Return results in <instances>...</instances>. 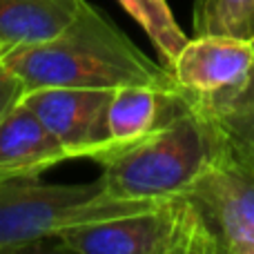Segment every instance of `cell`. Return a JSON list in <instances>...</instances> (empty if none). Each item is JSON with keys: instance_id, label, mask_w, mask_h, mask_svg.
Instances as JSON below:
<instances>
[{"instance_id": "5", "label": "cell", "mask_w": 254, "mask_h": 254, "mask_svg": "<svg viewBox=\"0 0 254 254\" xmlns=\"http://www.w3.org/2000/svg\"><path fill=\"white\" fill-rule=\"evenodd\" d=\"M167 69L181 96L216 123L243 114L254 103L252 38L194 34Z\"/></svg>"}, {"instance_id": "14", "label": "cell", "mask_w": 254, "mask_h": 254, "mask_svg": "<svg viewBox=\"0 0 254 254\" xmlns=\"http://www.w3.org/2000/svg\"><path fill=\"white\" fill-rule=\"evenodd\" d=\"M20 94H22L20 80L16 78V74H13L2 63V58H0V119L4 116V112L20 98Z\"/></svg>"}, {"instance_id": "16", "label": "cell", "mask_w": 254, "mask_h": 254, "mask_svg": "<svg viewBox=\"0 0 254 254\" xmlns=\"http://www.w3.org/2000/svg\"><path fill=\"white\" fill-rule=\"evenodd\" d=\"M205 4V0H194V13L196 11H201V7Z\"/></svg>"}, {"instance_id": "10", "label": "cell", "mask_w": 254, "mask_h": 254, "mask_svg": "<svg viewBox=\"0 0 254 254\" xmlns=\"http://www.w3.org/2000/svg\"><path fill=\"white\" fill-rule=\"evenodd\" d=\"M85 4L87 0H0V52L56 38Z\"/></svg>"}, {"instance_id": "6", "label": "cell", "mask_w": 254, "mask_h": 254, "mask_svg": "<svg viewBox=\"0 0 254 254\" xmlns=\"http://www.w3.org/2000/svg\"><path fill=\"white\" fill-rule=\"evenodd\" d=\"M183 196L198 207L221 254H254V165L225 134L219 154Z\"/></svg>"}, {"instance_id": "8", "label": "cell", "mask_w": 254, "mask_h": 254, "mask_svg": "<svg viewBox=\"0 0 254 254\" xmlns=\"http://www.w3.org/2000/svg\"><path fill=\"white\" fill-rule=\"evenodd\" d=\"M63 161H69L65 147L29 107L13 103L0 119V181L40 176Z\"/></svg>"}, {"instance_id": "11", "label": "cell", "mask_w": 254, "mask_h": 254, "mask_svg": "<svg viewBox=\"0 0 254 254\" xmlns=\"http://www.w3.org/2000/svg\"><path fill=\"white\" fill-rule=\"evenodd\" d=\"M119 4L138 22L156 47L165 67H170L188 43V36L176 25L165 0H119Z\"/></svg>"}, {"instance_id": "7", "label": "cell", "mask_w": 254, "mask_h": 254, "mask_svg": "<svg viewBox=\"0 0 254 254\" xmlns=\"http://www.w3.org/2000/svg\"><path fill=\"white\" fill-rule=\"evenodd\" d=\"M114 89L36 87L18 101L29 107L69 158H96L110 149L107 105Z\"/></svg>"}, {"instance_id": "9", "label": "cell", "mask_w": 254, "mask_h": 254, "mask_svg": "<svg viewBox=\"0 0 254 254\" xmlns=\"http://www.w3.org/2000/svg\"><path fill=\"white\" fill-rule=\"evenodd\" d=\"M181 105L183 96L179 92H167L154 85H125L114 89L107 105L110 149L143 138Z\"/></svg>"}, {"instance_id": "13", "label": "cell", "mask_w": 254, "mask_h": 254, "mask_svg": "<svg viewBox=\"0 0 254 254\" xmlns=\"http://www.w3.org/2000/svg\"><path fill=\"white\" fill-rule=\"evenodd\" d=\"M252 43H254V36H252ZM216 123V121H214ZM230 138H237V140H254V103L248 107L243 114L234 116V119L228 121H219L216 123Z\"/></svg>"}, {"instance_id": "1", "label": "cell", "mask_w": 254, "mask_h": 254, "mask_svg": "<svg viewBox=\"0 0 254 254\" xmlns=\"http://www.w3.org/2000/svg\"><path fill=\"white\" fill-rule=\"evenodd\" d=\"M0 58L16 74L22 89H119L125 85H154L179 92L170 69L145 56L89 2L74 25L56 38L4 49Z\"/></svg>"}, {"instance_id": "4", "label": "cell", "mask_w": 254, "mask_h": 254, "mask_svg": "<svg viewBox=\"0 0 254 254\" xmlns=\"http://www.w3.org/2000/svg\"><path fill=\"white\" fill-rule=\"evenodd\" d=\"M58 250L78 254H221L205 219L188 196H167L116 219L63 230Z\"/></svg>"}, {"instance_id": "2", "label": "cell", "mask_w": 254, "mask_h": 254, "mask_svg": "<svg viewBox=\"0 0 254 254\" xmlns=\"http://www.w3.org/2000/svg\"><path fill=\"white\" fill-rule=\"evenodd\" d=\"M221 145V127L183 98V105L156 129L129 145L107 149L94 161L101 165L107 194L158 201L188 192Z\"/></svg>"}, {"instance_id": "12", "label": "cell", "mask_w": 254, "mask_h": 254, "mask_svg": "<svg viewBox=\"0 0 254 254\" xmlns=\"http://www.w3.org/2000/svg\"><path fill=\"white\" fill-rule=\"evenodd\" d=\"M194 34H223L252 38L254 0H205L194 13Z\"/></svg>"}, {"instance_id": "15", "label": "cell", "mask_w": 254, "mask_h": 254, "mask_svg": "<svg viewBox=\"0 0 254 254\" xmlns=\"http://www.w3.org/2000/svg\"><path fill=\"white\" fill-rule=\"evenodd\" d=\"M223 134H225V131H223ZM225 136H228V134H225ZM228 140L234 145V149H237V152L241 154L248 163H250V165H254V140H237V138H230V136H228Z\"/></svg>"}, {"instance_id": "3", "label": "cell", "mask_w": 254, "mask_h": 254, "mask_svg": "<svg viewBox=\"0 0 254 254\" xmlns=\"http://www.w3.org/2000/svg\"><path fill=\"white\" fill-rule=\"evenodd\" d=\"M154 203L112 196L101 179L78 185L43 183L38 176L4 179L0 181V252L27 250L67 228L116 219Z\"/></svg>"}, {"instance_id": "17", "label": "cell", "mask_w": 254, "mask_h": 254, "mask_svg": "<svg viewBox=\"0 0 254 254\" xmlns=\"http://www.w3.org/2000/svg\"><path fill=\"white\" fill-rule=\"evenodd\" d=\"M0 54H2V52H0Z\"/></svg>"}]
</instances>
